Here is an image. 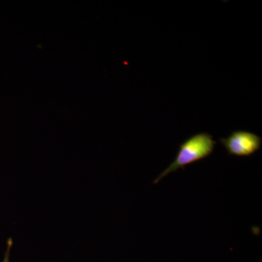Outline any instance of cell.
Wrapping results in <instances>:
<instances>
[{"instance_id":"obj_1","label":"cell","mask_w":262,"mask_h":262,"mask_svg":"<svg viewBox=\"0 0 262 262\" xmlns=\"http://www.w3.org/2000/svg\"><path fill=\"white\" fill-rule=\"evenodd\" d=\"M215 144L216 141L213 140V136L208 133H200L191 136L179 146L177 158L155 179L154 184H158L164 177L179 169L184 170L187 165L208 158L213 153Z\"/></svg>"},{"instance_id":"obj_2","label":"cell","mask_w":262,"mask_h":262,"mask_svg":"<svg viewBox=\"0 0 262 262\" xmlns=\"http://www.w3.org/2000/svg\"><path fill=\"white\" fill-rule=\"evenodd\" d=\"M229 156L249 157L261 147V139L253 133L246 130L233 131L227 138L220 139Z\"/></svg>"},{"instance_id":"obj_3","label":"cell","mask_w":262,"mask_h":262,"mask_svg":"<svg viewBox=\"0 0 262 262\" xmlns=\"http://www.w3.org/2000/svg\"><path fill=\"white\" fill-rule=\"evenodd\" d=\"M13 244V239H8V242H7V250L6 251H5L4 259H3V262H10V249H11Z\"/></svg>"}]
</instances>
